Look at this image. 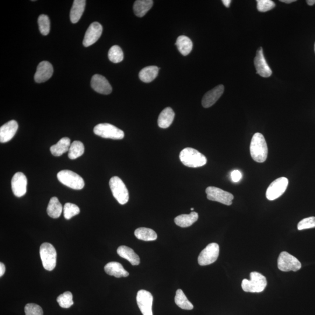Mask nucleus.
Masks as SVG:
<instances>
[{
	"label": "nucleus",
	"mask_w": 315,
	"mask_h": 315,
	"mask_svg": "<svg viewBox=\"0 0 315 315\" xmlns=\"http://www.w3.org/2000/svg\"><path fill=\"white\" fill-rule=\"evenodd\" d=\"M250 154L255 162L264 163L268 156V146L264 135L256 133L252 138L250 144Z\"/></svg>",
	"instance_id": "1"
},
{
	"label": "nucleus",
	"mask_w": 315,
	"mask_h": 315,
	"mask_svg": "<svg viewBox=\"0 0 315 315\" xmlns=\"http://www.w3.org/2000/svg\"><path fill=\"white\" fill-rule=\"evenodd\" d=\"M180 160L184 166L192 168L204 166L208 163V160L204 155L192 148H186L182 150Z\"/></svg>",
	"instance_id": "2"
},
{
	"label": "nucleus",
	"mask_w": 315,
	"mask_h": 315,
	"mask_svg": "<svg viewBox=\"0 0 315 315\" xmlns=\"http://www.w3.org/2000/svg\"><path fill=\"white\" fill-rule=\"evenodd\" d=\"M268 286L267 279L264 276L258 272L250 274V280H244L242 287L244 292L260 293L264 292Z\"/></svg>",
	"instance_id": "3"
},
{
	"label": "nucleus",
	"mask_w": 315,
	"mask_h": 315,
	"mask_svg": "<svg viewBox=\"0 0 315 315\" xmlns=\"http://www.w3.org/2000/svg\"><path fill=\"white\" fill-rule=\"evenodd\" d=\"M58 178L60 183L74 190H82L85 187V182L79 174L68 170L60 172Z\"/></svg>",
	"instance_id": "4"
},
{
	"label": "nucleus",
	"mask_w": 315,
	"mask_h": 315,
	"mask_svg": "<svg viewBox=\"0 0 315 315\" xmlns=\"http://www.w3.org/2000/svg\"><path fill=\"white\" fill-rule=\"evenodd\" d=\"M40 254L44 268L46 270H54L57 264V252L52 245L48 243L42 244Z\"/></svg>",
	"instance_id": "5"
},
{
	"label": "nucleus",
	"mask_w": 315,
	"mask_h": 315,
	"mask_svg": "<svg viewBox=\"0 0 315 315\" xmlns=\"http://www.w3.org/2000/svg\"><path fill=\"white\" fill-rule=\"evenodd\" d=\"M110 188L114 198L121 205H125L129 201V192L124 182L120 178L114 176L110 182Z\"/></svg>",
	"instance_id": "6"
},
{
	"label": "nucleus",
	"mask_w": 315,
	"mask_h": 315,
	"mask_svg": "<svg viewBox=\"0 0 315 315\" xmlns=\"http://www.w3.org/2000/svg\"><path fill=\"white\" fill-rule=\"evenodd\" d=\"M94 134L102 138L120 140L124 138V132L116 126L108 124H100L94 128Z\"/></svg>",
	"instance_id": "7"
},
{
	"label": "nucleus",
	"mask_w": 315,
	"mask_h": 315,
	"mask_svg": "<svg viewBox=\"0 0 315 315\" xmlns=\"http://www.w3.org/2000/svg\"><path fill=\"white\" fill-rule=\"evenodd\" d=\"M278 268L283 272H296L302 268V264L298 259L286 252H283L278 259Z\"/></svg>",
	"instance_id": "8"
},
{
	"label": "nucleus",
	"mask_w": 315,
	"mask_h": 315,
	"mask_svg": "<svg viewBox=\"0 0 315 315\" xmlns=\"http://www.w3.org/2000/svg\"><path fill=\"white\" fill-rule=\"evenodd\" d=\"M289 184V180L286 178H280L270 185L266 192V198L270 201H274L281 197L286 192Z\"/></svg>",
	"instance_id": "9"
},
{
	"label": "nucleus",
	"mask_w": 315,
	"mask_h": 315,
	"mask_svg": "<svg viewBox=\"0 0 315 315\" xmlns=\"http://www.w3.org/2000/svg\"><path fill=\"white\" fill-rule=\"evenodd\" d=\"M208 198L210 201L216 202L230 206L232 204L233 194L216 187H209L206 189Z\"/></svg>",
	"instance_id": "10"
},
{
	"label": "nucleus",
	"mask_w": 315,
	"mask_h": 315,
	"mask_svg": "<svg viewBox=\"0 0 315 315\" xmlns=\"http://www.w3.org/2000/svg\"><path fill=\"white\" fill-rule=\"evenodd\" d=\"M219 255V245L216 243L210 244L200 254L198 264L202 266H206L214 264L218 258Z\"/></svg>",
	"instance_id": "11"
},
{
	"label": "nucleus",
	"mask_w": 315,
	"mask_h": 315,
	"mask_svg": "<svg viewBox=\"0 0 315 315\" xmlns=\"http://www.w3.org/2000/svg\"><path fill=\"white\" fill-rule=\"evenodd\" d=\"M154 298L152 294L146 290H140L136 296V302L143 315H153Z\"/></svg>",
	"instance_id": "12"
},
{
	"label": "nucleus",
	"mask_w": 315,
	"mask_h": 315,
	"mask_svg": "<svg viewBox=\"0 0 315 315\" xmlns=\"http://www.w3.org/2000/svg\"><path fill=\"white\" fill-rule=\"evenodd\" d=\"M103 32V27L100 23L94 22L91 24L86 34L83 41L84 46L88 48L96 43L100 40Z\"/></svg>",
	"instance_id": "13"
},
{
	"label": "nucleus",
	"mask_w": 315,
	"mask_h": 315,
	"mask_svg": "<svg viewBox=\"0 0 315 315\" xmlns=\"http://www.w3.org/2000/svg\"><path fill=\"white\" fill-rule=\"evenodd\" d=\"M28 180L23 173L18 172L14 175L12 181V190L17 198H22L27 192Z\"/></svg>",
	"instance_id": "14"
},
{
	"label": "nucleus",
	"mask_w": 315,
	"mask_h": 315,
	"mask_svg": "<svg viewBox=\"0 0 315 315\" xmlns=\"http://www.w3.org/2000/svg\"><path fill=\"white\" fill-rule=\"evenodd\" d=\"M254 65L257 74L264 78H268L272 75V72L264 58L262 48H258L256 56L254 59Z\"/></svg>",
	"instance_id": "15"
},
{
	"label": "nucleus",
	"mask_w": 315,
	"mask_h": 315,
	"mask_svg": "<svg viewBox=\"0 0 315 315\" xmlns=\"http://www.w3.org/2000/svg\"><path fill=\"white\" fill-rule=\"evenodd\" d=\"M54 66L48 62H41L38 64L34 76V80L38 84L48 82L54 74Z\"/></svg>",
	"instance_id": "16"
},
{
	"label": "nucleus",
	"mask_w": 315,
	"mask_h": 315,
	"mask_svg": "<svg viewBox=\"0 0 315 315\" xmlns=\"http://www.w3.org/2000/svg\"><path fill=\"white\" fill-rule=\"evenodd\" d=\"M91 86L96 92L108 96L112 92V87L108 80L102 76L94 75L91 80Z\"/></svg>",
	"instance_id": "17"
},
{
	"label": "nucleus",
	"mask_w": 315,
	"mask_h": 315,
	"mask_svg": "<svg viewBox=\"0 0 315 315\" xmlns=\"http://www.w3.org/2000/svg\"><path fill=\"white\" fill-rule=\"evenodd\" d=\"M18 127L16 120L10 121L2 126L0 128V142L6 143L10 142L16 136Z\"/></svg>",
	"instance_id": "18"
},
{
	"label": "nucleus",
	"mask_w": 315,
	"mask_h": 315,
	"mask_svg": "<svg viewBox=\"0 0 315 315\" xmlns=\"http://www.w3.org/2000/svg\"><path fill=\"white\" fill-rule=\"evenodd\" d=\"M225 88L222 85L217 86L206 93L202 100V105L204 108H211L222 96Z\"/></svg>",
	"instance_id": "19"
},
{
	"label": "nucleus",
	"mask_w": 315,
	"mask_h": 315,
	"mask_svg": "<svg viewBox=\"0 0 315 315\" xmlns=\"http://www.w3.org/2000/svg\"><path fill=\"white\" fill-rule=\"evenodd\" d=\"M86 0H75L70 12V20L72 24L78 23L85 12Z\"/></svg>",
	"instance_id": "20"
},
{
	"label": "nucleus",
	"mask_w": 315,
	"mask_h": 315,
	"mask_svg": "<svg viewBox=\"0 0 315 315\" xmlns=\"http://www.w3.org/2000/svg\"><path fill=\"white\" fill-rule=\"evenodd\" d=\"M104 271L108 275L116 278H128L129 273L118 262H110L104 267Z\"/></svg>",
	"instance_id": "21"
},
{
	"label": "nucleus",
	"mask_w": 315,
	"mask_h": 315,
	"mask_svg": "<svg viewBox=\"0 0 315 315\" xmlns=\"http://www.w3.org/2000/svg\"><path fill=\"white\" fill-rule=\"evenodd\" d=\"M118 254L119 256L128 260L132 266H138L140 264V258L138 255L130 248L122 246L118 250Z\"/></svg>",
	"instance_id": "22"
},
{
	"label": "nucleus",
	"mask_w": 315,
	"mask_h": 315,
	"mask_svg": "<svg viewBox=\"0 0 315 315\" xmlns=\"http://www.w3.org/2000/svg\"><path fill=\"white\" fill-rule=\"evenodd\" d=\"M175 117V114L172 108H167L161 112L158 118V126L161 128H169L173 124Z\"/></svg>",
	"instance_id": "23"
},
{
	"label": "nucleus",
	"mask_w": 315,
	"mask_h": 315,
	"mask_svg": "<svg viewBox=\"0 0 315 315\" xmlns=\"http://www.w3.org/2000/svg\"><path fill=\"white\" fill-rule=\"evenodd\" d=\"M71 145V140L69 138H62L60 140L57 144L51 146L50 152L52 155L54 156H61L63 154L69 152Z\"/></svg>",
	"instance_id": "24"
},
{
	"label": "nucleus",
	"mask_w": 315,
	"mask_h": 315,
	"mask_svg": "<svg viewBox=\"0 0 315 315\" xmlns=\"http://www.w3.org/2000/svg\"><path fill=\"white\" fill-rule=\"evenodd\" d=\"M198 213L192 212L190 214H184L178 216L174 219V222L181 228L190 227L197 222L198 220Z\"/></svg>",
	"instance_id": "25"
},
{
	"label": "nucleus",
	"mask_w": 315,
	"mask_h": 315,
	"mask_svg": "<svg viewBox=\"0 0 315 315\" xmlns=\"http://www.w3.org/2000/svg\"><path fill=\"white\" fill-rule=\"evenodd\" d=\"M152 0H138L134 3V12L136 16L142 18L152 8Z\"/></svg>",
	"instance_id": "26"
},
{
	"label": "nucleus",
	"mask_w": 315,
	"mask_h": 315,
	"mask_svg": "<svg viewBox=\"0 0 315 315\" xmlns=\"http://www.w3.org/2000/svg\"><path fill=\"white\" fill-rule=\"evenodd\" d=\"M159 68L156 66H147L139 74L140 79L145 83H150L155 80L158 75Z\"/></svg>",
	"instance_id": "27"
},
{
	"label": "nucleus",
	"mask_w": 315,
	"mask_h": 315,
	"mask_svg": "<svg viewBox=\"0 0 315 315\" xmlns=\"http://www.w3.org/2000/svg\"><path fill=\"white\" fill-rule=\"evenodd\" d=\"M62 206L58 198H52L47 210L48 216L52 218H58L62 214Z\"/></svg>",
	"instance_id": "28"
},
{
	"label": "nucleus",
	"mask_w": 315,
	"mask_h": 315,
	"mask_svg": "<svg viewBox=\"0 0 315 315\" xmlns=\"http://www.w3.org/2000/svg\"><path fill=\"white\" fill-rule=\"evenodd\" d=\"M176 46L180 54L186 56L190 54L194 48V44L190 38L181 36L178 38L176 43Z\"/></svg>",
	"instance_id": "29"
},
{
	"label": "nucleus",
	"mask_w": 315,
	"mask_h": 315,
	"mask_svg": "<svg viewBox=\"0 0 315 315\" xmlns=\"http://www.w3.org/2000/svg\"><path fill=\"white\" fill-rule=\"evenodd\" d=\"M134 234L138 240L143 241H155L158 239V236L155 231L146 228H140L136 230Z\"/></svg>",
	"instance_id": "30"
},
{
	"label": "nucleus",
	"mask_w": 315,
	"mask_h": 315,
	"mask_svg": "<svg viewBox=\"0 0 315 315\" xmlns=\"http://www.w3.org/2000/svg\"><path fill=\"white\" fill-rule=\"evenodd\" d=\"M175 303L184 310H191L194 309V306L188 300L186 296L182 290H178L175 296Z\"/></svg>",
	"instance_id": "31"
},
{
	"label": "nucleus",
	"mask_w": 315,
	"mask_h": 315,
	"mask_svg": "<svg viewBox=\"0 0 315 315\" xmlns=\"http://www.w3.org/2000/svg\"><path fill=\"white\" fill-rule=\"evenodd\" d=\"M85 152V146L83 143L76 141L72 143L68 152V157L70 160H74L82 156Z\"/></svg>",
	"instance_id": "32"
},
{
	"label": "nucleus",
	"mask_w": 315,
	"mask_h": 315,
	"mask_svg": "<svg viewBox=\"0 0 315 315\" xmlns=\"http://www.w3.org/2000/svg\"><path fill=\"white\" fill-rule=\"evenodd\" d=\"M108 58L112 62L118 64L124 61V54L122 49L118 46H114L108 52Z\"/></svg>",
	"instance_id": "33"
},
{
	"label": "nucleus",
	"mask_w": 315,
	"mask_h": 315,
	"mask_svg": "<svg viewBox=\"0 0 315 315\" xmlns=\"http://www.w3.org/2000/svg\"><path fill=\"white\" fill-rule=\"evenodd\" d=\"M58 302L62 308L68 309L74 306L73 296L72 292H66L58 298Z\"/></svg>",
	"instance_id": "34"
},
{
	"label": "nucleus",
	"mask_w": 315,
	"mask_h": 315,
	"mask_svg": "<svg viewBox=\"0 0 315 315\" xmlns=\"http://www.w3.org/2000/svg\"><path fill=\"white\" fill-rule=\"evenodd\" d=\"M38 27L44 36H48L50 32V21L47 16L42 15L38 19Z\"/></svg>",
	"instance_id": "35"
},
{
	"label": "nucleus",
	"mask_w": 315,
	"mask_h": 315,
	"mask_svg": "<svg viewBox=\"0 0 315 315\" xmlns=\"http://www.w3.org/2000/svg\"><path fill=\"white\" fill-rule=\"evenodd\" d=\"M80 213V209L78 206L72 203H66L64 208V216L66 220H69Z\"/></svg>",
	"instance_id": "36"
},
{
	"label": "nucleus",
	"mask_w": 315,
	"mask_h": 315,
	"mask_svg": "<svg viewBox=\"0 0 315 315\" xmlns=\"http://www.w3.org/2000/svg\"><path fill=\"white\" fill-rule=\"evenodd\" d=\"M258 10L259 12H266L274 9L276 4L271 0H258Z\"/></svg>",
	"instance_id": "37"
},
{
	"label": "nucleus",
	"mask_w": 315,
	"mask_h": 315,
	"mask_svg": "<svg viewBox=\"0 0 315 315\" xmlns=\"http://www.w3.org/2000/svg\"><path fill=\"white\" fill-rule=\"evenodd\" d=\"M26 315H44V310L38 304H28L24 308Z\"/></svg>",
	"instance_id": "38"
},
{
	"label": "nucleus",
	"mask_w": 315,
	"mask_h": 315,
	"mask_svg": "<svg viewBox=\"0 0 315 315\" xmlns=\"http://www.w3.org/2000/svg\"><path fill=\"white\" fill-rule=\"evenodd\" d=\"M315 228V217H310L304 219L298 224V229L299 230H309L312 228Z\"/></svg>",
	"instance_id": "39"
},
{
	"label": "nucleus",
	"mask_w": 315,
	"mask_h": 315,
	"mask_svg": "<svg viewBox=\"0 0 315 315\" xmlns=\"http://www.w3.org/2000/svg\"><path fill=\"white\" fill-rule=\"evenodd\" d=\"M231 178L234 183H238L242 178V174L240 170H234L231 173Z\"/></svg>",
	"instance_id": "40"
},
{
	"label": "nucleus",
	"mask_w": 315,
	"mask_h": 315,
	"mask_svg": "<svg viewBox=\"0 0 315 315\" xmlns=\"http://www.w3.org/2000/svg\"><path fill=\"white\" fill-rule=\"evenodd\" d=\"M6 272V268L4 264L1 262L0 264V276L2 278V276L4 275L5 272Z\"/></svg>",
	"instance_id": "41"
},
{
	"label": "nucleus",
	"mask_w": 315,
	"mask_h": 315,
	"mask_svg": "<svg viewBox=\"0 0 315 315\" xmlns=\"http://www.w3.org/2000/svg\"><path fill=\"white\" fill-rule=\"evenodd\" d=\"M222 2L224 4V5L225 6L226 8H230V4L231 2H232V1H230V0H223Z\"/></svg>",
	"instance_id": "42"
},
{
	"label": "nucleus",
	"mask_w": 315,
	"mask_h": 315,
	"mask_svg": "<svg viewBox=\"0 0 315 315\" xmlns=\"http://www.w3.org/2000/svg\"><path fill=\"white\" fill-rule=\"evenodd\" d=\"M280 2L286 4H292L296 1V0H280Z\"/></svg>",
	"instance_id": "43"
},
{
	"label": "nucleus",
	"mask_w": 315,
	"mask_h": 315,
	"mask_svg": "<svg viewBox=\"0 0 315 315\" xmlns=\"http://www.w3.org/2000/svg\"><path fill=\"white\" fill-rule=\"evenodd\" d=\"M307 3L308 5L313 6L315 4V0H308Z\"/></svg>",
	"instance_id": "44"
},
{
	"label": "nucleus",
	"mask_w": 315,
	"mask_h": 315,
	"mask_svg": "<svg viewBox=\"0 0 315 315\" xmlns=\"http://www.w3.org/2000/svg\"><path fill=\"white\" fill-rule=\"evenodd\" d=\"M194 208H192L191 209V210H192V211H194Z\"/></svg>",
	"instance_id": "45"
},
{
	"label": "nucleus",
	"mask_w": 315,
	"mask_h": 315,
	"mask_svg": "<svg viewBox=\"0 0 315 315\" xmlns=\"http://www.w3.org/2000/svg\"><path fill=\"white\" fill-rule=\"evenodd\" d=\"M314 51H315V44H314Z\"/></svg>",
	"instance_id": "46"
}]
</instances>
